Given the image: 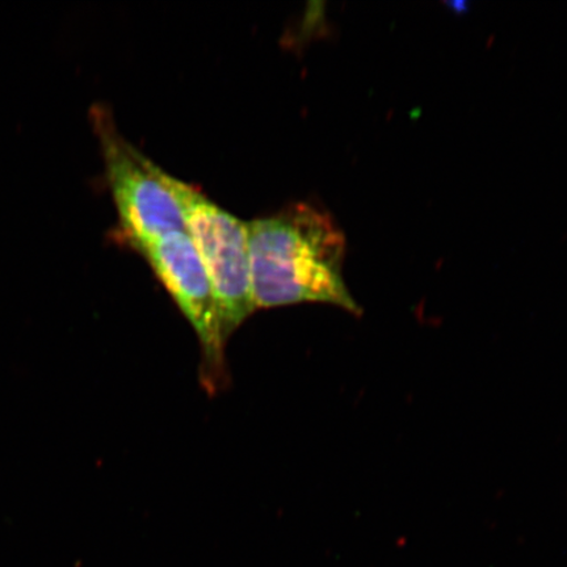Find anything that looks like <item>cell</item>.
I'll return each instance as SVG.
<instances>
[{
    "label": "cell",
    "instance_id": "obj_1",
    "mask_svg": "<svg viewBox=\"0 0 567 567\" xmlns=\"http://www.w3.org/2000/svg\"><path fill=\"white\" fill-rule=\"evenodd\" d=\"M246 225L255 310L322 302L357 313L340 272L346 238L328 213L300 203Z\"/></svg>",
    "mask_w": 567,
    "mask_h": 567
},
{
    "label": "cell",
    "instance_id": "obj_2",
    "mask_svg": "<svg viewBox=\"0 0 567 567\" xmlns=\"http://www.w3.org/2000/svg\"><path fill=\"white\" fill-rule=\"evenodd\" d=\"M118 215L117 236L134 250L176 231H187L176 198L162 179V168L137 151L117 130L109 106L90 112Z\"/></svg>",
    "mask_w": 567,
    "mask_h": 567
},
{
    "label": "cell",
    "instance_id": "obj_3",
    "mask_svg": "<svg viewBox=\"0 0 567 567\" xmlns=\"http://www.w3.org/2000/svg\"><path fill=\"white\" fill-rule=\"evenodd\" d=\"M162 179L179 204L188 236L207 269L228 338L255 311L247 225L163 169Z\"/></svg>",
    "mask_w": 567,
    "mask_h": 567
},
{
    "label": "cell",
    "instance_id": "obj_4",
    "mask_svg": "<svg viewBox=\"0 0 567 567\" xmlns=\"http://www.w3.org/2000/svg\"><path fill=\"white\" fill-rule=\"evenodd\" d=\"M200 340L210 373L221 370L225 336L212 282L187 231H176L138 248Z\"/></svg>",
    "mask_w": 567,
    "mask_h": 567
}]
</instances>
